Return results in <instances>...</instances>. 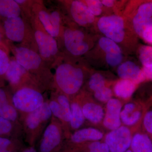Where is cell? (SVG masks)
I'll use <instances>...</instances> for the list:
<instances>
[{"mask_svg": "<svg viewBox=\"0 0 152 152\" xmlns=\"http://www.w3.org/2000/svg\"><path fill=\"white\" fill-rule=\"evenodd\" d=\"M141 38L147 43L152 45V26L148 27L144 31Z\"/></svg>", "mask_w": 152, "mask_h": 152, "instance_id": "34", "label": "cell"}, {"mask_svg": "<svg viewBox=\"0 0 152 152\" xmlns=\"http://www.w3.org/2000/svg\"><path fill=\"white\" fill-rule=\"evenodd\" d=\"M89 152H110L106 143L100 141L93 142L89 146Z\"/></svg>", "mask_w": 152, "mask_h": 152, "instance_id": "32", "label": "cell"}, {"mask_svg": "<svg viewBox=\"0 0 152 152\" xmlns=\"http://www.w3.org/2000/svg\"><path fill=\"white\" fill-rule=\"evenodd\" d=\"M11 49L17 61L28 72L48 70V65L34 50L22 46L12 47Z\"/></svg>", "mask_w": 152, "mask_h": 152, "instance_id": "5", "label": "cell"}, {"mask_svg": "<svg viewBox=\"0 0 152 152\" xmlns=\"http://www.w3.org/2000/svg\"><path fill=\"white\" fill-rule=\"evenodd\" d=\"M23 152H37L36 151L35 149L34 148H28L27 149L25 150Z\"/></svg>", "mask_w": 152, "mask_h": 152, "instance_id": "40", "label": "cell"}, {"mask_svg": "<svg viewBox=\"0 0 152 152\" xmlns=\"http://www.w3.org/2000/svg\"><path fill=\"white\" fill-rule=\"evenodd\" d=\"M99 30L105 37L118 44L124 39L125 23L122 17L116 15L101 17L97 22Z\"/></svg>", "mask_w": 152, "mask_h": 152, "instance_id": "6", "label": "cell"}, {"mask_svg": "<svg viewBox=\"0 0 152 152\" xmlns=\"http://www.w3.org/2000/svg\"><path fill=\"white\" fill-rule=\"evenodd\" d=\"M11 143V141L9 139L0 137V151L7 150V148Z\"/></svg>", "mask_w": 152, "mask_h": 152, "instance_id": "36", "label": "cell"}, {"mask_svg": "<svg viewBox=\"0 0 152 152\" xmlns=\"http://www.w3.org/2000/svg\"><path fill=\"white\" fill-rule=\"evenodd\" d=\"M12 129L10 121L0 117V135L8 134Z\"/></svg>", "mask_w": 152, "mask_h": 152, "instance_id": "33", "label": "cell"}, {"mask_svg": "<svg viewBox=\"0 0 152 152\" xmlns=\"http://www.w3.org/2000/svg\"><path fill=\"white\" fill-rule=\"evenodd\" d=\"M139 60L143 66H152V46L142 45L139 47Z\"/></svg>", "mask_w": 152, "mask_h": 152, "instance_id": "25", "label": "cell"}, {"mask_svg": "<svg viewBox=\"0 0 152 152\" xmlns=\"http://www.w3.org/2000/svg\"><path fill=\"white\" fill-rule=\"evenodd\" d=\"M52 114L49 104L44 103L40 107L29 114L26 120L28 127L31 129L37 127L41 123L48 120Z\"/></svg>", "mask_w": 152, "mask_h": 152, "instance_id": "16", "label": "cell"}, {"mask_svg": "<svg viewBox=\"0 0 152 152\" xmlns=\"http://www.w3.org/2000/svg\"><path fill=\"white\" fill-rule=\"evenodd\" d=\"M28 73L14 58L10 60V64L5 75L10 84L15 86L20 83L22 78Z\"/></svg>", "mask_w": 152, "mask_h": 152, "instance_id": "18", "label": "cell"}, {"mask_svg": "<svg viewBox=\"0 0 152 152\" xmlns=\"http://www.w3.org/2000/svg\"><path fill=\"white\" fill-rule=\"evenodd\" d=\"M82 110L85 118L90 122L98 124L103 120L104 112L102 107L98 104L87 103L83 106Z\"/></svg>", "mask_w": 152, "mask_h": 152, "instance_id": "20", "label": "cell"}, {"mask_svg": "<svg viewBox=\"0 0 152 152\" xmlns=\"http://www.w3.org/2000/svg\"><path fill=\"white\" fill-rule=\"evenodd\" d=\"M149 103L150 104L152 103V96L151 97V99H150Z\"/></svg>", "mask_w": 152, "mask_h": 152, "instance_id": "41", "label": "cell"}, {"mask_svg": "<svg viewBox=\"0 0 152 152\" xmlns=\"http://www.w3.org/2000/svg\"><path fill=\"white\" fill-rule=\"evenodd\" d=\"M104 134L97 129L84 128L77 131L72 135V140L75 143L90 141H99L103 138Z\"/></svg>", "mask_w": 152, "mask_h": 152, "instance_id": "19", "label": "cell"}, {"mask_svg": "<svg viewBox=\"0 0 152 152\" xmlns=\"http://www.w3.org/2000/svg\"><path fill=\"white\" fill-rule=\"evenodd\" d=\"M3 152H10V151H8V150H5V151H3Z\"/></svg>", "mask_w": 152, "mask_h": 152, "instance_id": "43", "label": "cell"}, {"mask_svg": "<svg viewBox=\"0 0 152 152\" xmlns=\"http://www.w3.org/2000/svg\"><path fill=\"white\" fill-rule=\"evenodd\" d=\"M71 118L70 125L73 129H79L83 124L85 117L82 108L77 103H73L71 104Z\"/></svg>", "mask_w": 152, "mask_h": 152, "instance_id": "23", "label": "cell"}, {"mask_svg": "<svg viewBox=\"0 0 152 152\" xmlns=\"http://www.w3.org/2000/svg\"><path fill=\"white\" fill-rule=\"evenodd\" d=\"M130 148L132 152H152V139L145 131L137 132L133 136Z\"/></svg>", "mask_w": 152, "mask_h": 152, "instance_id": "17", "label": "cell"}, {"mask_svg": "<svg viewBox=\"0 0 152 152\" xmlns=\"http://www.w3.org/2000/svg\"><path fill=\"white\" fill-rule=\"evenodd\" d=\"M53 66H56L55 80L60 90L67 95H74L77 93L84 80L83 69L63 59L61 55Z\"/></svg>", "mask_w": 152, "mask_h": 152, "instance_id": "1", "label": "cell"}, {"mask_svg": "<svg viewBox=\"0 0 152 152\" xmlns=\"http://www.w3.org/2000/svg\"><path fill=\"white\" fill-rule=\"evenodd\" d=\"M99 45L106 54L122 53L121 49L118 44L106 37H102L99 39Z\"/></svg>", "mask_w": 152, "mask_h": 152, "instance_id": "24", "label": "cell"}, {"mask_svg": "<svg viewBox=\"0 0 152 152\" xmlns=\"http://www.w3.org/2000/svg\"><path fill=\"white\" fill-rule=\"evenodd\" d=\"M2 42V35L1 33L0 32V48H1L4 49L5 46H4V44H3Z\"/></svg>", "mask_w": 152, "mask_h": 152, "instance_id": "39", "label": "cell"}, {"mask_svg": "<svg viewBox=\"0 0 152 152\" xmlns=\"http://www.w3.org/2000/svg\"><path fill=\"white\" fill-rule=\"evenodd\" d=\"M132 137L127 127L121 126L107 133L105 137V142L110 152H125L130 148Z\"/></svg>", "mask_w": 152, "mask_h": 152, "instance_id": "8", "label": "cell"}, {"mask_svg": "<svg viewBox=\"0 0 152 152\" xmlns=\"http://www.w3.org/2000/svg\"><path fill=\"white\" fill-rule=\"evenodd\" d=\"M137 86L129 80L121 79L117 82L114 86V93L118 97L128 99L132 96Z\"/></svg>", "mask_w": 152, "mask_h": 152, "instance_id": "21", "label": "cell"}, {"mask_svg": "<svg viewBox=\"0 0 152 152\" xmlns=\"http://www.w3.org/2000/svg\"><path fill=\"white\" fill-rule=\"evenodd\" d=\"M69 5L71 17L77 24L83 27H88L94 22V16L91 12L83 1H71Z\"/></svg>", "mask_w": 152, "mask_h": 152, "instance_id": "10", "label": "cell"}, {"mask_svg": "<svg viewBox=\"0 0 152 152\" xmlns=\"http://www.w3.org/2000/svg\"><path fill=\"white\" fill-rule=\"evenodd\" d=\"M88 85L90 89L94 92L106 86L105 80L102 75L96 73L91 76L89 81Z\"/></svg>", "mask_w": 152, "mask_h": 152, "instance_id": "26", "label": "cell"}, {"mask_svg": "<svg viewBox=\"0 0 152 152\" xmlns=\"http://www.w3.org/2000/svg\"><path fill=\"white\" fill-rule=\"evenodd\" d=\"M90 12L94 16L100 15L102 12L103 5L101 1L99 0H86L84 1Z\"/></svg>", "mask_w": 152, "mask_h": 152, "instance_id": "29", "label": "cell"}, {"mask_svg": "<svg viewBox=\"0 0 152 152\" xmlns=\"http://www.w3.org/2000/svg\"><path fill=\"white\" fill-rule=\"evenodd\" d=\"M10 60L5 50L0 48V76L5 75L10 64Z\"/></svg>", "mask_w": 152, "mask_h": 152, "instance_id": "31", "label": "cell"}, {"mask_svg": "<svg viewBox=\"0 0 152 152\" xmlns=\"http://www.w3.org/2000/svg\"><path fill=\"white\" fill-rule=\"evenodd\" d=\"M4 31L6 37L11 42L21 43L22 46L30 48V41L37 47L32 28H29L26 22L21 17L6 19Z\"/></svg>", "mask_w": 152, "mask_h": 152, "instance_id": "3", "label": "cell"}, {"mask_svg": "<svg viewBox=\"0 0 152 152\" xmlns=\"http://www.w3.org/2000/svg\"><path fill=\"white\" fill-rule=\"evenodd\" d=\"M152 26V1H142L137 6L132 19V27L136 37H142L145 30Z\"/></svg>", "mask_w": 152, "mask_h": 152, "instance_id": "9", "label": "cell"}, {"mask_svg": "<svg viewBox=\"0 0 152 152\" xmlns=\"http://www.w3.org/2000/svg\"><path fill=\"white\" fill-rule=\"evenodd\" d=\"M12 101L16 108L22 111L31 113L44 103V98L37 90L24 88L14 94Z\"/></svg>", "mask_w": 152, "mask_h": 152, "instance_id": "7", "label": "cell"}, {"mask_svg": "<svg viewBox=\"0 0 152 152\" xmlns=\"http://www.w3.org/2000/svg\"><path fill=\"white\" fill-rule=\"evenodd\" d=\"M9 103L6 92L3 89L0 88V106Z\"/></svg>", "mask_w": 152, "mask_h": 152, "instance_id": "37", "label": "cell"}, {"mask_svg": "<svg viewBox=\"0 0 152 152\" xmlns=\"http://www.w3.org/2000/svg\"><path fill=\"white\" fill-rule=\"evenodd\" d=\"M142 123L144 131L152 139V109L147 110L143 118Z\"/></svg>", "mask_w": 152, "mask_h": 152, "instance_id": "30", "label": "cell"}, {"mask_svg": "<svg viewBox=\"0 0 152 152\" xmlns=\"http://www.w3.org/2000/svg\"><path fill=\"white\" fill-rule=\"evenodd\" d=\"M95 98L102 102H107L112 99L113 92L110 88L105 86L94 92Z\"/></svg>", "mask_w": 152, "mask_h": 152, "instance_id": "28", "label": "cell"}, {"mask_svg": "<svg viewBox=\"0 0 152 152\" xmlns=\"http://www.w3.org/2000/svg\"><path fill=\"white\" fill-rule=\"evenodd\" d=\"M58 102H51L49 104L52 113L60 119L70 122L71 118V105L68 98L64 95H60L58 98Z\"/></svg>", "mask_w": 152, "mask_h": 152, "instance_id": "14", "label": "cell"}, {"mask_svg": "<svg viewBox=\"0 0 152 152\" xmlns=\"http://www.w3.org/2000/svg\"><path fill=\"white\" fill-rule=\"evenodd\" d=\"M125 152H132V151H131V150H128L127 151H126Z\"/></svg>", "mask_w": 152, "mask_h": 152, "instance_id": "42", "label": "cell"}, {"mask_svg": "<svg viewBox=\"0 0 152 152\" xmlns=\"http://www.w3.org/2000/svg\"><path fill=\"white\" fill-rule=\"evenodd\" d=\"M122 110L121 102L116 99H112L107 103L106 110L103 123L104 126L112 131L121 126V114Z\"/></svg>", "mask_w": 152, "mask_h": 152, "instance_id": "11", "label": "cell"}, {"mask_svg": "<svg viewBox=\"0 0 152 152\" xmlns=\"http://www.w3.org/2000/svg\"><path fill=\"white\" fill-rule=\"evenodd\" d=\"M61 36L66 50L72 56H80L86 53L91 48L88 36L83 30L66 28L63 29Z\"/></svg>", "mask_w": 152, "mask_h": 152, "instance_id": "4", "label": "cell"}, {"mask_svg": "<svg viewBox=\"0 0 152 152\" xmlns=\"http://www.w3.org/2000/svg\"><path fill=\"white\" fill-rule=\"evenodd\" d=\"M146 81H152V66H143L142 68Z\"/></svg>", "mask_w": 152, "mask_h": 152, "instance_id": "35", "label": "cell"}, {"mask_svg": "<svg viewBox=\"0 0 152 152\" xmlns=\"http://www.w3.org/2000/svg\"><path fill=\"white\" fill-rule=\"evenodd\" d=\"M0 117L10 121H15L17 118L16 110L9 103L0 106Z\"/></svg>", "mask_w": 152, "mask_h": 152, "instance_id": "27", "label": "cell"}, {"mask_svg": "<svg viewBox=\"0 0 152 152\" xmlns=\"http://www.w3.org/2000/svg\"><path fill=\"white\" fill-rule=\"evenodd\" d=\"M101 2L103 6L107 7H112L115 3V1L113 0H102Z\"/></svg>", "mask_w": 152, "mask_h": 152, "instance_id": "38", "label": "cell"}, {"mask_svg": "<svg viewBox=\"0 0 152 152\" xmlns=\"http://www.w3.org/2000/svg\"><path fill=\"white\" fill-rule=\"evenodd\" d=\"M61 134L56 125H49L44 133L40 149L41 152H50L61 142Z\"/></svg>", "mask_w": 152, "mask_h": 152, "instance_id": "15", "label": "cell"}, {"mask_svg": "<svg viewBox=\"0 0 152 152\" xmlns=\"http://www.w3.org/2000/svg\"><path fill=\"white\" fill-rule=\"evenodd\" d=\"M20 7L13 0H0V16L6 19L20 17Z\"/></svg>", "mask_w": 152, "mask_h": 152, "instance_id": "22", "label": "cell"}, {"mask_svg": "<svg viewBox=\"0 0 152 152\" xmlns=\"http://www.w3.org/2000/svg\"><path fill=\"white\" fill-rule=\"evenodd\" d=\"M143 107L135 103L130 102L126 104L121 114V122L125 126H135L142 121L144 115L147 111Z\"/></svg>", "mask_w": 152, "mask_h": 152, "instance_id": "13", "label": "cell"}, {"mask_svg": "<svg viewBox=\"0 0 152 152\" xmlns=\"http://www.w3.org/2000/svg\"><path fill=\"white\" fill-rule=\"evenodd\" d=\"M28 19L38 53L49 66H53L60 56L57 40L47 32L32 10Z\"/></svg>", "mask_w": 152, "mask_h": 152, "instance_id": "2", "label": "cell"}, {"mask_svg": "<svg viewBox=\"0 0 152 152\" xmlns=\"http://www.w3.org/2000/svg\"><path fill=\"white\" fill-rule=\"evenodd\" d=\"M117 73L121 79L129 80L137 85L146 81L142 69L131 61L121 64L118 67Z\"/></svg>", "mask_w": 152, "mask_h": 152, "instance_id": "12", "label": "cell"}]
</instances>
